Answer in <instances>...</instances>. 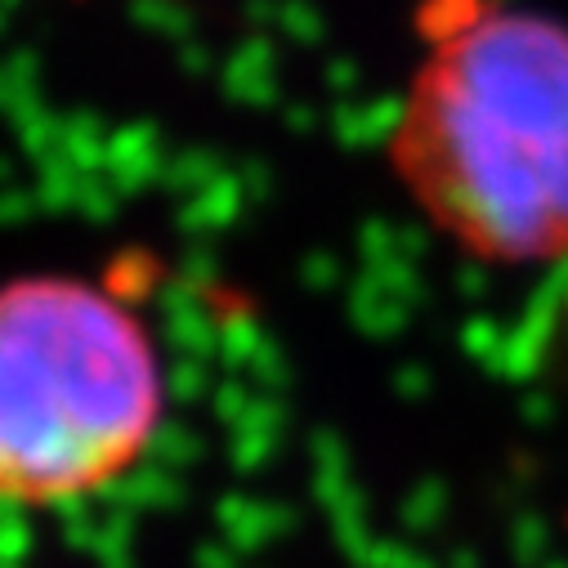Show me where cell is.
Instances as JSON below:
<instances>
[{
    "instance_id": "1",
    "label": "cell",
    "mask_w": 568,
    "mask_h": 568,
    "mask_svg": "<svg viewBox=\"0 0 568 568\" xmlns=\"http://www.w3.org/2000/svg\"><path fill=\"white\" fill-rule=\"evenodd\" d=\"M389 166L420 215L479 260L568 255V28L444 0L389 130Z\"/></svg>"
},
{
    "instance_id": "2",
    "label": "cell",
    "mask_w": 568,
    "mask_h": 568,
    "mask_svg": "<svg viewBox=\"0 0 568 568\" xmlns=\"http://www.w3.org/2000/svg\"><path fill=\"white\" fill-rule=\"evenodd\" d=\"M162 416V358L125 301L63 273L0 287V501L45 510L116 488Z\"/></svg>"
}]
</instances>
